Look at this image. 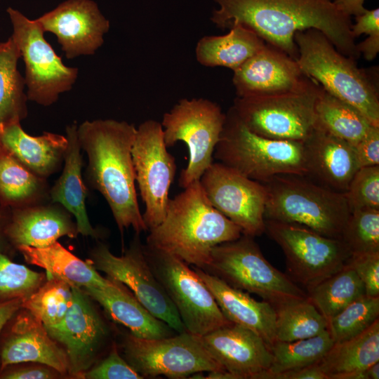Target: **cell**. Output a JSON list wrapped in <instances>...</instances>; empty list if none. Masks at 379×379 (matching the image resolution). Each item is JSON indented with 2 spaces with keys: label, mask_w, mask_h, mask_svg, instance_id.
Masks as SVG:
<instances>
[{
  "label": "cell",
  "mask_w": 379,
  "mask_h": 379,
  "mask_svg": "<svg viewBox=\"0 0 379 379\" xmlns=\"http://www.w3.org/2000/svg\"><path fill=\"white\" fill-rule=\"evenodd\" d=\"M213 1L219 7L211 20L218 27L241 25L296 60L295 34L308 29L321 32L343 55L355 60L361 55L352 34V18L333 0Z\"/></svg>",
  "instance_id": "obj_1"
},
{
  "label": "cell",
  "mask_w": 379,
  "mask_h": 379,
  "mask_svg": "<svg viewBox=\"0 0 379 379\" xmlns=\"http://www.w3.org/2000/svg\"><path fill=\"white\" fill-rule=\"evenodd\" d=\"M136 128L124 121H85L77 127L79 142L88 157L84 178L107 201L121 234L132 227L135 233L148 230L135 189L131 149Z\"/></svg>",
  "instance_id": "obj_2"
},
{
  "label": "cell",
  "mask_w": 379,
  "mask_h": 379,
  "mask_svg": "<svg viewBox=\"0 0 379 379\" xmlns=\"http://www.w3.org/2000/svg\"><path fill=\"white\" fill-rule=\"evenodd\" d=\"M183 189L169 199L164 220L149 230L145 244L204 270L214 246L242 232L211 204L199 180Z\"/></svg>",
  "instance_id": "obj_3"
},
{
  "label": "cell",
  "mask_w": 379,
  "mask_h": 379,
  "mask_svg": "<svg viewBox=\"0 0 379 379\" xmlns=\"http://www.w3.org/2000/svg\"><path fill=\"white\" fill-rule=\"evenodd\" d=\"M297 62L303 73L328 93L360 111L379 126V95L375 82L355 60L340 53L320 31L308 29L295 34Z\"/></svg>",
  "instance_id": "obj_4"
},
{
  "label": "cell",
  "mask_w": 379,
  "mask_h": 379,
  "mask_svg": "<svg viewBox=\"0 0 379 379\" xmlns=\"http://www.w3.org/2000/svg\"><path fill=\"white\" fill-rule=\"evenodd\" d=\"M261 183L267 190L265 219L301 225L341 239L351 213L345 193L305 175H279Z\"/></svg>",
  "instance_id": "obj_5"
},
{
  "label": "cell",
  "mask_w": 379,
  "mask_h": 379,
  "mask_svg": "<svg viewBox=\"0 0 379 379\" xmlns=\"http://www.w3.org/2000/svg\"><path fill=\"white\" fill-rule=\"evenodd\" d=\"M213 158L260 182L279 175H307L304 142L265 138L251 131L232 107Z\"/></svg>",
  "instance_id": "obj_6"
},
{
  "label": "cell",
  "mask_w": 379,
  "mask_h": 379,
  "mask_svg": "<svg viewBox=\"0 0 379 379\" xmlns=\"http://www.w3.org/2000/svg\"><path fill=\"white\" fill-rule=\"evenodd\" d=\"M254 237L245 234L214 246L204 271L253 293L274 308L307 298L306 291L269 262Z\"/></svg>",
  "instance_id": "obj_7"
},
{
  "label": "cell",
  "mask_w": 379,
  "mask_h": 379,
  "mask_svg": "<svg viewBox=\"0 0 379 379\" xmlns=\"http://www.w3.org/2000/svg\"><path fill=\"white\" fill-rule=\"evenodd\" d=\"M311 77L281 93L237 97L232 108L253 133L274 140L305 142L316 126L315 104L321 91Z\"/></svg>",
  "instance_id": "obj_8"
},
{
  "label": "cell",
  "mask_w": 379,
  "mask_h": 379,
  "mask_svg": "<svg viewBox=\"0 0 379 379\" xmlns=\"http://www.w3.org/2000/svg\"><path fill=\"white\" fill-rule=\"evenodd\" d=\"M147 262L187 331L202 336L232 324L196 271L177 257L143 245Z\"/></svg>",
  "instance_id": "obj_9"
},
{
  "label": "cell",
  "mask_w": 379,
  "mask_h": 379,
  "mask_svg": "<svg viewBox=\"0 0 379 379\" xmlns=\"http://www.w3.org/2000/svg\"><path fill=\"white\" fill-rule=\"evenodd\" d=\"M225 121L220 107L204 98L182 99L164 114L161 124L166 147L182 141L188 148V164L179 178L181 187L199 180L213 162Z\"/></svg>",
  "instance_id": "obj_10"
},
{
  "label": "cell",
  "mask_w": 379,
  "mask_h": 379,
  "mask_svg": "<svg viewBox=\"0 0 379 379\" xmlns=\"http://www.w3.org/2000/svg\"><path fill=\"white\" fill-rule=\"evenodd\" d=\"M266 233L282 249L287 275L307 290L341 270L351 256L342 239L305 226L265 220Z\"/></svg>",
  "instance_id": "obj_11"
},
{
  "label": "cell",
  "mask_w": 379,
  "mask_h": 379,
  "mask_svg": "<svg viewBox=\"0 0 379 379\" xmlns=\"http://www.w3.org/2000/svg\"><path fill=\"white\" fill-rule=\"evenodd\" d=\"M13 34L25 67V83L29 100L42 106L55 103L59 95L72 88L78 69L66 66L49 43L36 20H30L19 11L7 8Z\"/></svg>",
  "instance_id": "obj_12"
},
{
  "label": "cell",
  "mask_w": 379,
  "mask_h": 379,
  "mask_svg": "<svg viewBox=\"0 0 379 379\" xmlns=\"http://www.w3.org/2000/svg\"><path fill=\"white\" fill-rule=\"evenodd\" d=\"M121 348L125 360L143 378L164 375L178 379L201 372L224 371L199 336L188 331L158 339L141 338L126 333Z\"/></svg>",
  "instance_id": "obj_13"
},
{
  "label": "cell",
  "mask_w": 379,
  "mask_h": 379,
  "mask_svg": "<svg viewBox=\"0 0 379 379\" xmlns=\"http://www.w3.org/2000/svg\"><path fill=\"white\" fill-rule=\"evenodd\" d=\"M139 234L135 233L130 246L120 256L114 255L106 244L98 242L91 251L88 260L107 278L127 286L152 315L174 331H187L175 305L147 262Z\"/></svg>",
  "instance_id": "obj_14"
},
{
  "label": "cell",
  "mask_w": 379,
  "mask_h": 379,
  "mask_svg": "<svg viewBox=\"0 0 379 379\" xmlns=\"http://www.w3.org/2000/svg\"><path fill=\"white\" fill-rule=\"evenodd\" d=\"M132 160L148 230L164 220L169 201V190L175 173L174 157L167 150L161 123L142 122L138 128L131 149Z\"/></svg>",
  "instance_id": "obj_15"
},
{
  "label": "cell",
  "mask_w": 379,
  "mask_h": 379,
  "mask_svg": "<svg viewBox=\"0 0 379 379\" xmlns=\"http://www.w3.org/2000/svg\"><path fill=\"white\" fill-rule=\"evenodd\" d=\"M199 181L211 204L243 234L255 237L265 233L267 190L262 183L218 161H213Z\"/></svg>",
  "instance_id": "obj_16"
},
{
  "label": "cell",
  "mask_w": 379,
  "mask_h": 379,
  "mask_svg": "<svg viewBox=\"0 0 379 379\" xmlns=\"http://www.w3.org/2000/svg\"><path fill=\"white\" fill-rule=\"evenodd\" d=\"M46 330L65 350L69 376L75 378H82L98 361L109 338V328L93 299L77 287H72V303L62 321Z\"/></svg>",
  "instance_id": "obj_17"
},
{
  "label": "cell",
  "mask_w": 379,
  "mask_h": 379,
  "mask_svg": "<svg viewBox=\"0 0 379 379\" xmlns=\"http://www.w3.org/2000/svg\"><path fill=\"white\" fill-rule=\"evenodd\" d=\"M36 20L56 36L67 59L94 54L110 26L91 0H67Z\"/></svg>",
  "instance_id": "obj_18"
},
{
  "label": "cell",
  "mask_w": 379,
  "mask_h": 379,
  "mask_svg": "<svg viewBox=\"0 0 379 379\" xmlns=\"http://www.w3.org/2000/svg\"><path fill=\"white\" fill-rule=\"evenodd\" d=\"M24 362L45 364L69 376L63 347L50 336L36 317L22 307L0 335V371L8 365Z\"/></svg>",
  "instance_id": "obj_19"
},
{
  "label": "cell",
  "mask_w": 379,
  "mask_h": 379,
  "mask_svg": "<svg viewBox=\"0 0 379 379\" xmlns=\"http://www.w3.org/2000/svg\"><path fill=\"white\" fill-rule=\"evenodd\" d=\"M199 338L212 357L237 379H260L272 365L270 347L258 334L241 326L232 323Z\"/></svg>",
  "instance_id": "obj_20"
},
{
  "label": "cell",
  "mask_w": 379,
  "mask_h": 379,
  "mask_svg": "<svg viewBox=\"0 0 379 379\" xmlns=\"http://www.w3.org/2000/svg\"><path fill=\"white\" fill-rule=\"evenodd\" d=\"M237 97L268 95L295 90L309 79L296 60L265 45L233 71Z\"/></svg>",
  "instance_id": "obj_21"
},
{
  "label": "cell",
  "mask_w": 379,
  "mask_h": 379,
  "mask_svg": "<svg viewBox=\"0 0 379 379\" xmlns=\"http://www.w3.org/2000/svg\"><path fill=\"white\" fill-rule=\"evenodd\" d=\"M72 217L62 205L51 201L11 208L6 237L16 252L21 246L43 248L62 237L74 239L79 232Z\"/></svg>",
  "instance_id": "obj_22"
},
{
  "label": "cell",
  "mask_w": 379,
  "mask_h": 379,
  "mask_svg": "<svg viewBox=\"0 0 379 379\" xmlns=\"http://www.w3.org/2000/svg\"><path fill=\"white\" fill-rule=\"evenodd\" d=\"M304 145L307 176L332 190L345 193L359 168L354 146L317 127Z\"/></svg>",
  "instance_id": "obj_23"
},
{
  "label": "cell",
  "mask_w": 379,
  "mask_h": 379,
  "mask_svg": "<svg viewBox=\"0 0 379 379\" xmlns=\"http://www.w3.org/2000/svg\"><path fill=\"white\" fill-rule=\"evenodd\" d=\"M213 294L227 320L251 330L270 347L275 342L276 311L269 302L258 301L248 293L232 287L219 277L194 267Z\"/></svg>",
  "instance_id": "obj_24"
},
{
  "label": "cell",
  "mask_w": 379,
  "mask_h": 379,
  "mask_svg": "<svg viewBox=\"0 0 379 379\" xmlns=\"http://www.w3.org/2000/svg\"><path fill=\"white\" fill-rule=\"evenodd\" d=\"M68 141L62 135L44 132L32 136L22 129L20 121L0 124V146L22 166L47 179L62 167Z\"/></svg>",
  "instance_id": "obj_25"
},
{
  "label": "cell",
  "mask_w": 379,
  "mask_h": 379,
  "mask_svg": "<svg viewBox=\"0 0 379 379\" xmlns=\"http://www.w3.org/2000/svg\"><path fill=\"white\" fill-rule=\"evenodd\" d=\"M109 279L111 282L105 287L81 289L99 303L112 319L138 338L158 339L174 335V330L152 315L122 283Z\"/></svg>",
  "instance_id": "obj_26"
},
{
  "label": "cell",
  "mask_w": 379,
  "mask_h": 379,
  "mask_svg": "<svg viewBox=\"0 0 379 379\" xmlns=\"http://www.w3.org/2000/svg\"><path fill=\"white\" fill-rule=\"evenodd\" d=\"M77 127V124L66 127L68 145L64 166L60 176L50 188V200L62 205L74 217L79 234L98 239L102 234L91 225L86 211L87 189L82 178L83 157Z\"/></svg>",
  "instance_id": "obj_27"
},
{
  "label": "cell",
  "mask_w": 379,
  "mask_h": 379,
  "mask_svg": "<svg viewBox=\"0 0 379 379\" xmlns=\"http://www.w3.org/2000/svg\"><path fill=\"white\" fill-rule=\"evenodd\" d=\"M25 260L44 269L72 287L102 288L111 280L102 277L88 260L84 261L67 250L58 241L43 248L21 246L17 248Z\"/></svg>",
  "instance_id": "obj_28"
},
{
  "label": "cell",
  "mask_w": 379,
  "mask_h": 379,
  "mask_svg": "<svg viewBox=\"0 0 379 379\" xmlns=\"http://www.w3.org/2000/svg\"><path fill=\"white\" fill-rule=\"evenodd\" d=\"M221 36H206L197 43V61L206 67H225L233 71L255 55L265 42L252 30L234 25Z\"/></svg>",
  "instance_id": "obj_29"
},
{
  "label": "cell",
  "mask_w": 379,
  "mask_h": 379,
  "mask_svg": "<svg viewBox=\"0 0 379 379\" xmlns=\"http://www.w3.org/2000/svg\"><path fill=\"white\" fill-rule=\"evenodd\" d=\"M50 185L2 149L0 153V203L10 208L51 201Z\"/></svg>",
  "instance_id": "obj_30"
},
{
  "label": "cell",
  "mask_w": 379,
  "mask_h": 379,
  "mask_svg": "<svg viewBox=\"0 0 379 379\" xmlns=\"http://www.w3.org/2000/svg\"><path fill=\"white\" fill-rule=\"evenodd\" d=\"M377 361H379V319L361 333L334 343L317 364L328 379H332L338 374L365 371Z\"/></svg>",
  "instance_id": "obj_31"
},
{
  "label": "cell",
  "mask_w": 379,
  "mask_h": 379,
  "mask_svg": "<svg viewBox=\"0 0 379 379\" xmlns=\"http://www.w3.org/2000/svg\"><path fill=\"white\" fill-rule=\"evenodd\" d=\"M315 114V127L353 146L373 126L357 108L328 93L323 88L316 101Z\"/></svg>",
  "instance_id": "obj_32"
},
{
  "label": "cell",
  "mask_w": 379,
  "mask_h": 379,
  "mask_svg": "<svg viewBox=\"0 0 379 379\" xmlns=\"http://www.w3.org/2000/svg\"><path fill=\"white\" fill-rule=\"evenodd\" d=\"M20 58L11 36L0 42V124L21 121L27 115L25 79L18 69Z\"/></svg>",
  "instance_id": "obj_33"
},
{
  "label": "cell",
  "mask_w": 379,
  "mask_h": 379,
  "mask_svg": "<svg viewBox=\"0 0 379 379\" xmlns=\"http://www.w3.org/2000/svg\"><path fill=\"white\" fill-rule=\"evenodd\" d=\"M305 291L309 300L327 321L366 295L362 282L347 262L341 270Z\"/></svg>",
  "instance_id": "obj_34"
},
{
  "label": "cell",
  "mask_w": 379,
  "mask_h": 379,
  "mask_svg": "<svg viewBox=\"0 0 379 379\" xmlns=\"http://www.w3.org/2000/svg\"><path fill=\"white\" fill-rule=\"evenodd\" d=\"M334 342L328 332L291 342L275 341L271 347L272 363L260 379L273 374L317 364L328 352Z\"/></svg>",
  "instance_id": "obj_35"
},
{
  "label": "cell",
  "mask_w": 379,
  "mask_h": 379,
  "mask_svg": "<svg viewBox=\"0 0 379 379\" xmlns=\"http://www.w3.org/2000/svg\"><path fill=\"white\" fill-rule=\"evenodd\" d=\"M275 341L291 342L317 335L328 327V321L308 298L274 308Z\"/></svg>",
  "instance_id": "obj_36"
},
{
  "label": "cell",
  "mask_w": 379,
  "mask_h": 379,
  "mask_svg": "<svg viewBox=\"0 0 379 379\" xmlns=\"http://www.w3.org/2000/svg\"><path fill=\"white\" fill-rule=\"evenodd\" d=\"M46 276L44 283L25 299L22 305L46 328L55 326L62 321L72 300V286L48 273Z\"/></svg>",
  "instance_id": "obj_37"
},
{
  "label": "cell",
  "mask_w": 379,
  "mask_h": 379,
  "mask_svg": "<svg viewBox=\"0 0 379 379\" xmlns=\"http://www.w3.org/2000/svg\"><path fill=\"white\" fill-rule=\"evenodd\" d=\"M379 319V297L364 295L352 302L328 321L327 330L334 343L350 339Z\"/></svg>",
  "instance_id": "obj_38"
},
{
  "label": "cell",
  "mask_w": 379,
  "mask_h": 379,
  "mask_svg": "<svg viewBox=\"0 0 379 379\" xmlns=\"http://www.w3.org/2000/svg\"><path fill=\"white\" fill-rule=\"evenodd\" d=\"M341 239L351 255L379 252V209L352 210Z\"/></svg>",
  "instance_id": "obj_39"
},
{
  "label": "cell",
  "mask_w": 379,
  "mask_h": 379,
  "mask_svg": "<svg viewBox=\"0 0 379 379\" xmlns=\"http://www.w3.org/2000/svg\"><path fill=\"white\" fill-rule=\"evenodd\" d=\"M46 272H38L14 262L0 253V301L27 299L46 280Z\"/></svg>",
  "instance_id": "obj_40"
},
{
  "label": "cell",
  "mask_w": 379,
  "mask_h": 379,
  "mask_svg": "<svg viewBox=\"0 0 379 379\" xmlns=\"http://www.w3.org/2000/svg\"><path fill=\"white\" fill-rule=\"evenodd\" d=\"M345 194L351 211L379 209V165L359 168Z\"/></svg>",
  "instance_id": "obj_41"
},
{
  "label": "cell",
  "mask_w": 379,
  "mask_h": 379,
  "mask_svg": "<svg viewBox=\"0 0 379 379\" xmlns=\"http://www.w3.org/2000/svg\"><path fill=\"white\" fill-rule=\"evenodd\" d=\"M82 378L142 379L143 378L120 356L116 344L113 343L109 354L85 372Z\"/></svg>",
  "instance_id": "obj_42"
},
{
  "label": "cell",
  "mask_w": 379,
  "mask_h": 379,
  "mask_svg": "<svg viewBox=\"0 0 379 379\" xmlns=\"http://www.w3.org/2000/svg\"><path fill=\"white\" fill-rule=\"evenodd\" d=\"M351 30L354 39L362 34L368 37L357 44L359 51L368 58H375L379 52V8L368 10L355 17Z\"/></svg>",
  "instance_id": "obj_43"
},
{
  "label": "cell",
  "mask_w": 379,
  "mask_h": 379,
  "mask_svg": "<svg viewBox=\"0 0 379 379\" xmlns=\"http://www.w3.org/2000/svg\"><path fill=\"white\" fill-rule=\"evenodd\" d=\"M347 262L362 282L366 295L379 297V252L351 255Z\"/></svg>",
  "instance_id": "obj_44"
},
{
  "label": "cell",
  "mask_w": 379,
  "mask_h": 379,
  "mask_svg": "<svg viewBox=\"0 0 379 379\" xmlns=\"http://www.w3.org/2000/svg\"><path fill=\"white\" fill-rule=\"evenodd\" d=\"M64 377L49 366L33 362L11 364L0 371V379H55Z\"/></svg>",
  "instance_id": "obj_45"
},
{
  "label": "cell",
  "mask_w": 379,
  "mask_h": 379,
  "mask_svg": "<svg viewBox=\"0 0 379 379\" xmlns=\"http://www.w3.org/2000/svg\"><path fill=\"white\" fill-rule=\"evenodd\" d=\"M354 148L359 168L379 165V126H372Z\"/></svg>",
  "instance_id": "obj_46"
},
{
  "label": "cell",
  "mask_w": 379,
  "mask_h": 379,
  "mask_svg": "<svg viewBox=\"0 0 379 379\" xmlns=\"http://www.w3.org/2000/svg\"><path fill=\"white\" fill-rule=\"evenodd\" d=\"M267 379H328L317 364L270 375Z\"/></svg>",
  "instance_id": "obj_47"
},
{
  "label": "cell",
  "mask_w": 379,
  "mask_h": 379,
  "mask_svg": "<svg viewBox=\"0 0 379 379\" xmlns=\"http://www.w3.org/2000/svg\"><path fill=\"white\" fill-rule=\"evenodd\" d=\"M11 208L0 203V253L12 258L15 251L8 241L6 234V227L9 220Z\"/></svg>",
  "instance_id": "obj_48"
},
{
  "label": "cell",
  "mask_w": 379,
  "mask_h": 379,
  "mask_svg": "<svg viewBox=\"0 0 379 379\" xmlns=\"http://www.w3.org/2000/svg\"><path fill=\"white\" fill-rule=\"evenodd\" d=\"M24 299L0 301V335L8 321L22 308Z\"/></svg>",
  "instance_id": "obj_49"
},
{
  "label": "cell",
  "mask_w": 379,
  "mask_h": 379,
  "mask_svg": "<svg viewBox=\"0 0 379 379\" xmlns=\"http://www.w3.org/2000/svg\"><path fill=\"white\" fill-rule=\"evenodd\" d=\"M335 4L343 13L352 17L363 14L366 11L365 0H333Z\"/></svg>",
  "instance_id": "obj_50"
},
{
  "label": "cell",
  "mask_w": 379,
  "mask_h": 379,
  "mask_svg": "<svg viewBox=\"0 0 379 379\" xmlns=\"http://www.w3.org/2000/svg\"><path fill=\"white\" fill-rule=\"evenodd\" d=\"M332 379H368V378L365 370L338 374Z\"/></svg>",
  "instance_id": "obj_51"
},
{
  "label": "cell",
  "mask_w": 379,
  "mask_h": 379,
  "mask_svg": "<svg viewBox=\"0 0 379 379\" xmlns=\"http://www.w3.org/2000/svg\"><path fill=\"white\" fill-rule=\"evenodd\" d=\"M368 379L379 378V363L378 361L373 364L366 370Z\"/></svg>",
  "instance_id": "obj_52"
},
{
  "label": "cell",
  "mask_w": 379,
  "mask_h": 379,
  "mask_svg": "<svg viewBox=\"0 0 379 379\" xmlns=\"http://www.w3.org/2000/svg\"><path fill=\"white\" fill-rule=\"evenodd\" d=\"M1 151H2V149H1V147L0 146V153L1 152Z\"/></svg>",
  "instance_id": "obj_53"
}]
</instances>
